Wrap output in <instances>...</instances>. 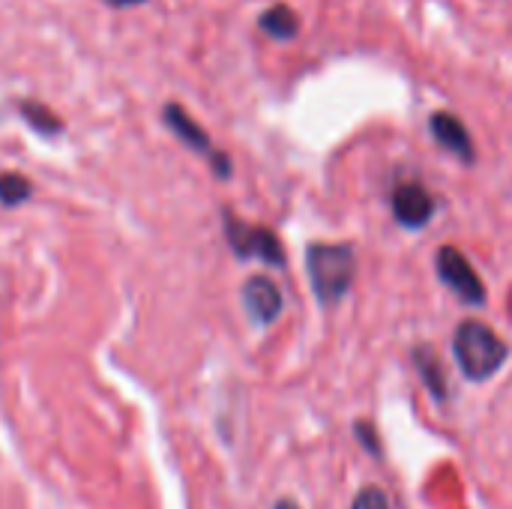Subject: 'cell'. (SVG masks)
<instances>
[{
  "label": "cell",
  "instance_id": "1",
  "mask_svg": "<svg viewBox=\"0 0 512 509\" xmlns=\"http://www.w3.org/2000/svg\"><path fill=\"white\" fill-rule=\"evenodd\" d=\"M510 357V345L483 321L465 318L453 333V360L471 384L492 381Z\"/></svg>",
  "mask_w": 512,
  "mask_h": 509
},
{
  "label": "cell",
  "instance_id": "5",
  "mask_svg": "<svg viewBox=\"0 0 512 509\" xmlns=\"http://www.w3.org/2000/svg\"><path fill=\"white\" fill-rule=\"evenodd\" d=\"M162 120L168 123V129H171V132H174L186 147H189V150L201 153V156L213 165L216 177H222V180H228V177H231V159L213 147L210 135L201 129V123H195V120L189 117V111H183L180 105H174V102H171V105H165Z\"/></svg>",
  "mask_w": 512,
  "mask_h": 509
},
{
  "label": "cell",
  "instance_id": "12",
  "mask_svg": "<svg viewBox=\"0 0 512 509\" xmlns=\"http://www.w3.org/2000/svg\"><path fill=\"white\" fill-rule=\"evenodd\" d=\"M30 198V180L21 174H0V204L15 207Z\"/></svg>",
  "mask_w": 512,
  "mask_h": 509
},
{
  "label": "cell",
  "instance_id": "6",
  "mask_svg": "<svg viewBox=\"0 0 512 509\" xmlns=\"http://www.w3.org/2000/svg\"><path fill=\"white\" fill-rule=\"evenodd\" d=\"M390 207H393V216L402 228L408 231H420L426 228L435 213H438V198L417 180H408V183H399L390 195Z\"/></svg>",
  "mask_w": 512,
  "mask_h": 509
},
{
  "label": "cell",
  "instance_id": "3",
  "mask_svg": "<svg viewBox=\"0 0 512 509\" xmlns=\"http://www.w3.org/2000/svg\"><path fill=\"white\" fill-rule=\"evenodd\" d=\"M225 240L240 261H261L267 267H285V249L279 237L264 225H249L234 213H225Z\"/></svg>",
  "mask_w": 512,
  "mask_h": 509
},
{
  "label": "cell",
  "instance_id": "16",
  "mask_svg": "<svg viewBox=\"0 0 512 509\" xmlns=\"http://www.w3.org/2000/svg\"><path fill=\"white\" fill-rule=\"evenodd\" d=\"M276 509H300V507H297L294 501H279V504H276Z\"/></svg>",
  "mask_w": 512,
  "mask_h": 509
},
{
  "label": "cell",
  "instance_id": "11",
  "mask_svg": "<svg viewBox=\"0 0 512 509\" xmlns=\"http://www.w3.org/2000/svg\"><path fill=\"white\" fill-rule=\"evenodd\" d=\"M21 114H24V120H27L36 132H42V135H57V132H60V120H57L54 111L45 108V105L21 102Z\"/></svg>",
  "mask_w": 512,
  "mask_h": 509
},
{
  "label": "cell",
  "instance_id": "2",
  "mask_svg": "<svg viewBox=\"0 0 512 509\" xmlns=\"http://www.w3.org/2000/svg\"><path fill=\"white\" fill-rule=\"evenodd\" d=\"M306 276L315 300L324 309L339 306L357 276V252L351 243H309L306 249Z\"/></svg>",
  "mask_w": 512,
  "mask_h": 509
},
{
  "label": "cell",
  "instance_id": "8",
  "mask_svg": "<svg viewBox=\"0 0 512 509\" xmlns=\"http://www.w3.org/2000/svg\"><path fill=\"white\" fill-rule=\"evenodd\" d=\"M429 132H432V138H435V144L438 147H444L450 156H456L459 162H474L477 159V150H474V138H471V132H468V126L456 117V114H450V111H435L432 117H429Z\"/></svg>",
  "mask_w": 512,
  "mask_h": 509
},
{
  "label": "cell",
  "instance_id": "9",
  "mask_svg": "<svg viewBox=\"0 0 512 509\" xmlns=\"http://www.w3.org/2000/svg\"><path fill=\"white\" fill-rule=\"evenodd\" d=\"M411 360H414V369H417L423 387L432 393V399L435 402H447L450 399V384H447V372H444L435 348L432 345H417L411 351Z\"/></svg>",
  "mask_w": 512,
  "mask_h": 509
},
{
  "label": "cell",
  "instance_id": "13",
  "mask_svg": "<svg viewBox=\"0 0 512 509\" xmlns=\"http://www.w3.org/2000/svg\"><path fill=\"white\" fill-rule=\"evenodd\" d=\"M351 509H390V498L378 486H366V489L357 492Z\"/></svg>",
  "mask_w": 512,
  "mask_h": 509
},
{
  "label": "cell",
  "instance_id": "15",
  "mask_svg": "<svg viewBox=\"0 0 512 509\" xmlns=\"http://www.w3.org/2000/svg\"><path fill=\"white\" fill-rule=\"evenodd\" d=\"M108 3H114V6H135V3H144V0H108Z\"/></svg>",
  "mask_w": 512,
  "mask_h": 509
},
{
  "label": "cell",
  "instance_id": "7",
  "mask_svg": "<svg viewBox=\"0 0 512 509\" xmlns=\"http://www.w3.org/2000/svg\"><path fill=\"white\" fill-rule=\"evenodd\" d=\"M240 300H243V309L255 327H270L282 315V306H285L282 291L270 276H249L243 282Z\"/></svg>",
  "mask_w": 512,
  "mask_h": 509
},
{
  "label": "cell",
  "instance_id": "14",
  "mask_svg": "<svg viewBox=\"0 0 512 509\" xmlns=\"http://www.w3.org/2000/svg\"><path fill=\"white\" fill-rule=\"evenodd\" d=\"M354 435H357V441L363 444V450H369L375 459H381L384 456V450H381V441H378V432H375V426H369L366 420H357L354 423Z\"/></svg>",
  "mask_w": 512,
  "mask_h": 509
},
{
  "label": "cell",
  "instance_id": "4",
  "mask_svg": "<svg viewBox=\"0 0 512 509\" xmlns=\"http://www.w3.org/2000/svg\"><path fill=\"white\" fill-rule=\"evenodd\" d=\"M435 273L438 279L465 303V306H486L489 294H486V285L480 279V273L474 270V264L468 261V255L456 246H441L435 252Z\"/></svg>",
  "mask_w": 512,
  "mask_h": 509
},
{
  "label": "cell",
  "instance_id": "10",
  "mask_svg": "<svg viewBox=\"0 0 512 509\" xmlns=\"http://www.w3.org/2000/svg\"><path fill=\"white\" fill-rule=\"evenodd\" d=\"M258 24H261V30H264L267 36H273V39H279V42L294 39L297 30H300L297 12H294L291 6H285V3H276V6H270V9H264L261 18H258Z\"/></svg>",
  "mask_w": 512,
  "mask_h": 509
}]
</instances>
